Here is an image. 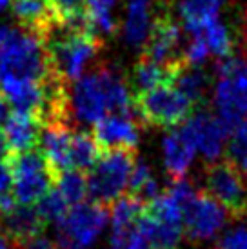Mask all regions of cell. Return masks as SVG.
Wrapping results in <instances>:
<instances>
[{
	"mask_svg": "<svg viewBox=\"0 0 247 249\" xmlns=\"http://www.w3.org/2000/svg\"><path fill=\"white\" fill-rule=\"evenodd\" d=\"M42 44L48 53L49 71L66 84L80 80L88 64L102 49L100 36L73 29L64 22H58L42 38Z\"/></svg>",
	"mask_w": 247,
	"mask_h": 249,
	"instance_id": "1",
	"label": "cell"
},
{
	"mask_svg": "<svg viewBox=\"0 0 247 249\" xmlns=\"http://www.w3.org/2000/svg\"><path fill=\"white\" fill-rule=\"evenodd\" d=\"M49 75L48 53L40 38L22 28L0 26V82L4 76L44 80Z\"/></svg>",
	"mask_w": 247,
	"mask_h": 249,
	"instance_id": "2",
	"label": "cell"
},
{
	"mask_svg": "<svg viewBox=\"0 0 247 249\" xmlns=\"http://www.w3.org/2000/svg\"><path fill=\"white\" fill-rule=\"evenodd\" d=\"M137 164L135 151L100 153L95 166L88 173V195L91 202L109 208L129 186L133 167Z\"/></svg>",
	"mask_w": 247,
	"mask_h": 249,
	"instance_id": "3",
	"label": "cell"
},
{
	"mask_svg": "<svg viewBox=\"0 0 247 249\" xmlns=\"http://www.w3.org/2000/svg\"><path fill=\"white\" fill-rule=\"evenodd\" d=\"M133 102L140 125H155L165 129H175L176 125L185 124L196 111L194 106L169 84L138 95L133 98Z\"/></svg>",
	"mask_w": 247,
	"mask_h": 249,
	"instance_id": "4",
	"label": "cell"
},
{
	"mask_svg": "<svg viewBox=\"0 0 247 249\" xmlns=\"http://www.w3.org/2000/svg\"><path fill=\"white\" fill-rule=\"evenodd\" d=\"M202 187L231 216H247V180L236 164L226 159L207 164Z\"/></svg>",
	"mask_w": 247,
	"mask_h": 249,
	"instance_id": "5",
	"label": "cell"
},
{
	"mask_svg": "<svg viewBox=\"0 0 247 249\" xmlns=\"http://www.w3.org/2000/svg\"><path fill=\"white\" fill-rule=\"evenodd\" d=\"M13 186L11 195L20 206H36L55 186V178L49 173L48 164L40 151H28L7 157Z\"/></svg>",
	"mask_w": 247,
	"mask_h": 249,
	"instance_id": "6",
	"label": "cell"
},
{
	"mask_svg": "<svg viewBox=\"0 0 247 249\" xmlns=\"http://www.w3.org/2000/svg\"><path fill=\"white\" fill-rule=\"evenodd\" d=\"M107 224V208L95 202H82L69 209L66 218L56 226L60 249L93 246Z\"/></svg>",
	"mask_w": 247,
	"mask_h": 249,
	"instance_id": "7",
	"label": "cell"
},
{
	"mask_svg": "<svg viewBox=\"0 0 247 249\" xmlns=\"http://www.w3.org/2000/svg\"><path fill=\"white\" fill-rule=\"evenodd\" d=\"M109 98L106 89L104 68H98L89 75L82 76L69 89V122L76 120L78 124H93L107 117Z\"/></svg>",
	"mask_w": 247,
	"mask_h": 249,
	"instance_id": "8",
	"label": "cell"
},
{
	"mask_svg": "<svg viewBox=\"0 0 247 249\" xmlns=\"http://www.w3.org/2000/svg\"><path fill=\"white\" fill-rule=\"evenodd\" d=\"M180 38H182V33H180L178 22L173 18L162 2V13H158L153 20L149 38L145 42L142 56L165 68H175L184 62L180 53Z\"/></svg>",
	"mask_w": 247,
	"mask_h": 249,
	"instance_id": "9",
	"label": "cell"
},
{
	"mask_svg": "<svg viewBox=\"0 0 247 249\" xmlns=\"http://www.w3.org/2000/svg\"><path fill=\"white\" fill-rule=\"evenodd\" d=\"M180 129L191 140L193 145L204 155V159L209 164L218 162V159L224 153L227 137L231 135L224 122L218 118V115H213L211 111L204 109V107L194 111L193 117Z\"/></svg>",
	"mask_w": 247,
	"mask_h": 249,
	"instance_id": "10",
	"label": "cell"
},
{
	"mask_svg": "<svg viewBox=\"0 0 247 249\" xmlns=\"http://www.w3.org/2000/svg\"><path fill=\"white\" fill-rule=\"evenodd\" d=\"M227 211L209 195L196 193L194 200L184 209V233L194 242L209 240L226 224Z\"/></svg>",
	"mask_w": 247,
	"mask_h": 249,
	"instance_id": "11",
	"label": "cell"
},
{
	"mask_svg": "<svg viewBox=\"0 0 247 249\" xmlns=\"http://www.w3.org/2000/svg\"><path fill=\"white\" fill-rule=\"evenodd\" d=\"M138 120L125 115H107L93 125L98 151H135L138 145Z\"/></svg>",
	"mask_w": 247,
	"mask_h": 249,
	"instance_id": "12",
	"label": "cell"
},
{
	"mask_svg": "<svg viewBox=\"0 0 247 249\" xmlns=\"http://www.w3.org/2000/svg\"><path fill=\"white\" fill-rule=\"evenodd\" d=\"M71 139L73 131L68 124L42 125L40 133V155L48 164L53 178H58L71 169Z\"/></svg>",
	"mask_w": 247,
	"mask_h": 249,
	"instance_id": "13",
	"label": "cell"
},
{
	"mask_svg": "<svg viewBox=\"0 0 247 249\" xmlns=\"http://www.w3.org/2000/svg\"><path fill=\"white\" fill-rule=\"evenodd\" d=\"M11 9L20 28L42 38L60 22L51 0H11Z\"/></svg>",
	"mask_w": 247,
	"mask_h": 249,
	"instance_id": "14",
	"label": "cell"
},
{
	"mask_svg": "<svg viewBox=\"0 0 247 249\" xmlns=\"http://www.w3.org/2000/svg\"><path fill=\"white\" fill-rule=\"evenodd\" d=\"M42 122L31 113L13 111L4 124V137H6L7 153L9 157L20 153L35 151L36 144L40 142Z\"/></svg>",
	"mask_w": 247,
	"mask_h": 249,
	"instance_id": "15",
	"label": "cell"
},
{
	"mask_svg": "<svg viewBox=\"0 0 247 249\" xmlns=\"http://www.w3.org/2000/svg\"><path fill=\"white\" fill-rule=\"evenodd\" d=\"M44 228H46V222L42 220L35 206L15 204L7 213L0 214V229L15 246L26 242L36 235H42Z\"/></svg>",
	"mask_w": 247,
	"mask_h": 249,
	"instance_id": "16",
	"label": "cell"
},
{
	"mask_svg": "<svg viewBox=\"0 0 247 249\" xmlns=\"http://www.w3.org/2000/svg\"><path fill=\"white\" fill-rule=\"evenodd\" d=\"M142 211L144 206L127 193L111 204V249H125Z\"/></svg>",
	"mask_w": 247,
	"mask_h": 249,
	"instance_id": "17",
	"label": "cell"
},
{
	"mask_svg": "<svg viewBox=\"0 0 247 249\" xmlns=\"http://www.w3.org/2000/svg\"><path fill=\"white\" fill-rule=\"evenodd\" d=\"M171 86L176 91H180L194 106V109L198 111L206 106L207 89L211 86V76L200 68H193V66L182 62L173 71Z\"/></svg>",
	"mask_w": 247,
	"mask_h": 249,
	"instance_id": "18",
	"label": "cell"
},
{
	"mask_svg": "<svg viewBox=\"0 0 247 249\" xmlns=\"http://www.w3.org/2000/svg\"><path fill=\"white\" fill-rule=\"evenodd\" d=\"M196 147L185 137L182 129H171L164 139V162L169 177L175 180H184V175L191 166Z\"/></svg>",
	"mask_w": 247,
	"mask_h": 249,
	"instance_id": "19",
	"label": "cell"
},
{
	"mask_svg": "<svg viewBox=\"0 0 247 249\" xmlns=\"http://www.w3.org/2000/svg\"><path fill=\"white\" fill-rule=\"evenodd\" d=\"M222 4L224 0H182L178 9L185 31L191 36L204 35L211 24L218 22Z\"/></svg>",
	"mask_w": 247,
	"mask_h": 249,
	"instance_id": "20",
	"label": "cell"
},
{
	"mask_svg": "<svg viewBox=\"0 0 247 249\" xmlns=\"http://www.w3.org/2000/svg\"><path fill=\"white\" fill-rule=\"evenodd\" d=\"M175 68H165V66H160V64L153 62L149 58H145V56H140V60L135 64V68H133L129 76L133 98L142 95V93L155 89L158 86H164V84L171 86Z\"/></svg>",
	"mask_w": 247,
	"mask_h": 249,
	"instance_id": "21",
	"label": "cell"
},
{
	"mask_svg": "<svg viewBox=\"0 0 247 249\" xmlns=\"http://www.w3.org/2000/svg\"><path fill=\"white\" fill-rule=\"evenodd\" d=\"M151 31V0H131L127 6V20L124 26L125 42L138 48L149 38Z\"/></svg>",
	"mask_w": 247,
	"mask_h": 249,
	"instance_id": "22",
	"label": "cell"
},
{
	"mask_svg": "<svg viewBox=\"0 0 247 249\" xmlns=\"http://www.w3.org/2000/svg\"><path fill=\"white\" fill-rule=\"evenodd\" d=\"M117 0H88L84 6V17L88 22V28L93 35H115L118 29V22L115 18Z\"/></svg>",
	"mask_w": 247,
	"mask_h": 249,
	"instance_id": "23",
	"label": "cell"
},
{
	"mask_svg": "<svg viewBox=\"0 0 247 249\" xmlns=\"http://www.w3.org/2000/svg\"><path fill=\"white\" fill-rule=\"evenodd\" d=\"M100 157L98 145L93 135L86 131H73L71 139V169L73 171H89Z\"/></svg>",
	"mask_w": 247,
	"mask_h": 249,
	"instance_id": "24",
	"label": "cell"
},
{
	"mask_svg": "<svg viewBox=\"0 0 247 249\" xmlns=\"http://www.w3.org/2000/svg\"><path fill=\"white\" fill-rule=\"evenodd\" d=\"M142 213L151 216L153 220L162 222V224H171V226H182L184 228V211H182V206L167 191L160 193L155 200L149 202Z\"/></svg>",
	"mask_w": 247,
	"mask_h": 249,
	"instance_id": "25",
	"label": "cell"
},
{
	"mask_svg": "<svg viewBox=\"0 0 247 249\" xmlns=\"http://www.w3.org/2000/svg\"><path fill=\"white\" fill-rule=\"evenodd\" d=\"M55 189L71 208L82 204L88 195V175L82 171H66L55 180Z\"/></svg>",
	"mask_w": 247,
	"mask_h": 249,
	"instance_id": "26",
	"label": "cell"
},
{
	"mask_svg": "<svg viewBox=\"0 0 247 249\" xmlns=\"http://www.w3.org/2000/svg\"><path fill=\"white\" fill-rule=\"evenodd\" d=\"M202 36H204V40H206L209 51H213L214 55L220 56V60L233 56L234 40H233V36H231V33H229V29L226 28V24H222L220 20L214 22V24H211V26L204 31Z\"/></svg>",
	"mask_w": 247,
	"mask_h": 249,
	"instance_id": "27",
	"label": "cell"
},
{
	"mask_svg": "<svg viewBox=\"0 0 247 249\" xmlns=\"http://www.w3.org/2000/svg\"><path fill=\"white\" fill-rule=\"evenodd\" d=\"M35 208H36L38 214H40L42 220L46 222V224L51 222V224L58 226V224L66 218V214H68L69 204L64 200V196H62L56 189H51Z\"/></svg>",
	"mask_w": 247,
	"mask_h": 249,
	"instance_id": "28",
	"label": "cell"
},
{
	"mask_svg": "<svg viewBox=\"0 0 247 249\" xmlns=\"http://www.w3.org/2000/svg\"><path fill=\"white\" fill-rule=\"evenodd\" d=\"M244 159H247V120L229 135V144L226 147V160L238 166Z\"/></svg>",
	"mask_w": 247,
	"mask_h": 249,
	"instance_id": "29",
	"label": "cell"
},
{
	"mask_svg": "<svg viewBox=\"0 0 247 249\" xmlns=\"http://www.w3.org/2000/svg\"><path fill=\"white\" fill-rule=\"evenodd\" d=\"M207 55H209V48H207L204 36L198 35V36H193L191 42L187 44V48L182 53V58H184V62L187 66L200 68L207 60Z\"/></svg>",
	"mask_w": 247,
	"mask_h": 249,
	"instance_id": "30",
	"label": "cell"
},
{
	"mask_svg": "<svg viewBox=\"0 0 247 249\" xmlns=\"http://www.w3.org/2000/svg\"><path fill=\"white\" fill-rule=\"evenodd\" d=\"M153 180V175H151V169L149 166L145 164V162H137L135 167H133V173H131V178H129V191L127 195H137L142 187L147 184V182H151Z\"/></svg>",
	"mask_w": 247,
	"mask_h": 249,
	"instance_id": "31",
	"label": "cell"
},
{
	"mask_svg": "<svg viewBox=\"0 0 247 249\" xmlns=\"http://www.w3.org/2000/svg\"><path fill=\"white\" fill-rule=\"evenodd\" d=\"M214 249H247V229L236 228L220 238Z\"/></svg>",
	"mask_w": 247,
	"mask_h": 249,
	"instance_id": "32",
	"label": "cell"
},
{
	"mask_svg": "<svg viewBox=\"0 0 247 249\" xmlns=\"http://www.w3.org/2000/svg\"><path fill=\"white\" fill-rule=\"evenodd\" d=\"M51 2H53L58 17H60V20H68V18L82 11L88 0H51Z\"/></svg>",
	"mask_w": 247,
	"mask_h": 249,
	"instance_id": "33",
	"label": "cell"
},
{
	"mask_svg": "<svg viewBox=\"0 0 247 249\" xmlns=\"http://www.w3.org/2000/svg\"><path fill=\"white\" fill-rule=\"evenodd\" d=\"M17 249H60V246H58V242H53L48 236L36 235L33 238L26 240V242L18 244Z\"/></svg>",
	"mask_w": 247,
	"mask_h": 249,
	"instance_id": "34",
	"label": "cell"
},
{
	"mask_svg": "<svg viewBox=\"0 0 247 249\" xmlns=\"http://www.w3.org/2000/svg\"><path fill=\"white\" fill-rule=\"evenodd\" d=\"M11 186H13V177H11V167L9 162L0 160V196L11 193Z\"/></svg>",
	"mask_w": 247,
	"mask_h": 249,
	"instance_id": "35",
	"label": "cell"
},
{
	"mask_svg": "<svg viewBox=\"0 0 247 249\" xmlns=\"http://www.w3.org/2000/svg\"><path fill=\"white\" fill-rule=\"evenodd\" d=\"M125 249H151V246H149V242L145 240L144 236L140 235V233H133L129 238V242H127V246H125Z\"/></svg>",
	"mask_w": 247,
	"mask_h": 249,
	"instance_id": "36",
	"label": "cell"
},
{
	"mask_svg": "<svg viewBox=\"0 0 247 249\" xmlns=\"http://www.w3.org/2000/svg\"><path fill=\"white\" fill-rule=\"evenodd\" d=\"M7 102L4 100V97L0 95V127H2V124H6V120H7Z\"/></svg>",
	"mask_w": 247,
	"mask_h": 249,
	"instance_id": "37",
	"label": "cell"
},
{
	"mask_svg": "<svg viewBox=\"0 0 247 249\" xmlns=\"http://www.w3.org/2000/svg\"><path fill=\"white\" fill-rule=\"evenodd\" d=\"M0 249H17V246L7 238L2 229H0Z\"/></svg>",
	"mask_w": 247,
	"mask_h": 249,
	"instance_id": "38",
	"label": "cell"
},
{
	"mask_svg": "<svg viewBox=\"0 0 247 249\" xmlns=\"http://www.w3.org/2000/svg\"><path fill=\"white\" fill-rule=\"evenodd\" d=\"M238 167H240V171L244 173V177H246V180H247V159L242 160L240 164H238Z\"/></svg>",
	"mask_w": 247,
	"mask_h": 249,
	"instance_id": "39",
	"label": "cell"
},
{
	"mask_svg": "<svg viewBox=\"0 0 247 249\" xmlns=\"http://www.w3.org/2000/svg\"><path fill=\"white\" fill-rule=\"evenodd\" d=\"M7 6H11V0H0V11H4Z\"/></svg>",
	"mask_w": 247,
	"mask_h": 249,
	"instance_id": "40",
	"label": "cell"
},
{
	"mask_svg": "<svg viewBox=\"0 0 247 249\" xmlns=\"http://www.w3.org/2000/svg\"><path fill=\"white\" fill-rule=\"evenodd\" d=\"M66 249H78V248H66Z\"/></svg>",
	"mask_w": 247,
	"mask_h": 249,
	"instance_id": "41",
	"label": "cell"
}]
</instances>
